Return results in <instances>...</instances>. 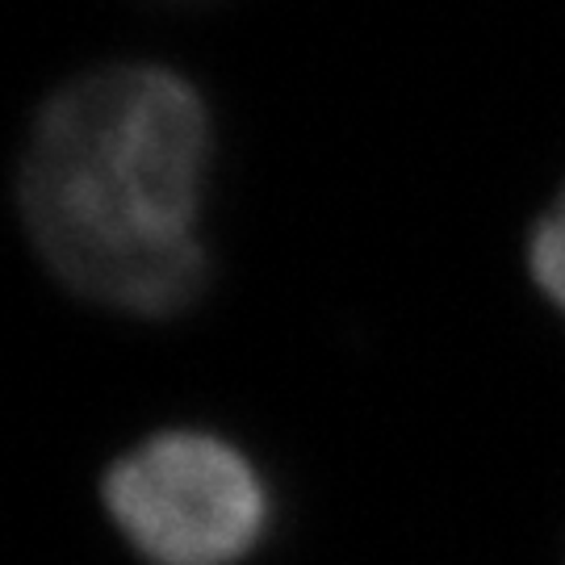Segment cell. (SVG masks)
<instances>
[{
    "mask_svg": "<svg viewBox=\"0 0 565 565\" xmlns=\"http://www.w3.org/2000/svg\"><path fill=\"white\" fill-rule=\"evenodd\" d=\"M102 503L147 565H243L273 527L260 465L202 427H168L121 452Z\"/></svg>",
    "mask_w": 565,
    "mask_h": 565,
    "instance_id": "obj_2",
    "label": "cell"
},
{
    "mask_svg": "<svg viewBox=\"0 0 565 565\" xmlns=\"http://www.w3.org/2000/svg\"><path fill=\"white\" fill-rule=\"evenodd\" d=\"M210 109L172 67L118 63L63 84L34 118L18 205L76 298L168 319L202 298Z\"/></svg>",
    "mask_w": 565,
    "mask_h": 565,
    "instance_id": "obj_1",
    "label": "cell"
},
{
    "mask_svg": "<svg viewBox=\"0 0 565 565\" xmlns=\"http://www.w3.org/2000/svg\"><path fill=\"white\" fill-rule=\"evenodd\" d=\"M527 273L536 289L565 315V189L527 235Z\"/></svg>",
    "mask_w": 565,
    "mask_h": 565,
    "instance_id": "obj_3",
    "label": "cell"
}]
</instances>
